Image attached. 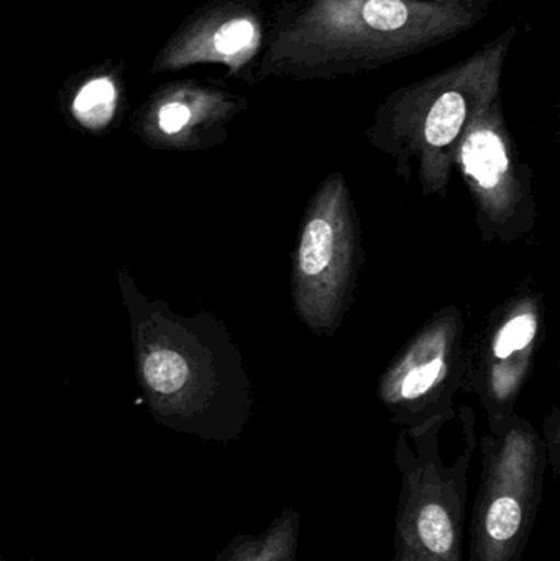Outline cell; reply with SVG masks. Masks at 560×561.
<instances>
[{
	"label": "cell",
	"instance_id": "1",
	"mask_svg": "<svg viewBox=\"0 0 560 561\" xmlns=\"http://www.w3.org/2000/svg\"><path fill=\"white\" fill-rule=\"evenodd\" d=\"M266 38L256 78H345L446 45L489 10L431 0H265Z\"/></svg>",
	"mask_w": 560,
	"mask_h": 561
},
{
	"label": "cell",
	"instance_id": "2",
	"mask_svg": "<svg viewBox=\"0 0 560 561\" xmlns=\"http://www.w3.org/2000/svg\"><path fill=\"white\" fill-rule=\"evenodd\" d=\"M516 33L518 28L510 26L462 61L398 89L381 107L377 128L411 134L431 148L456 144L472 118L500 98Z\"/></svg>",
	"mask_w": 560,
	"mask_h": 561
},
{
	"label": "cell",
	"instance_id": "3",
	"mask_svg": "<svg viewBox=\"0 0 560 561\" xmlns=\"http://www.w3.org/2000/svg\"><path fill=\"white\" fill-rule=\"evenodd\" d=\"M546 460L538 438L515 428L485 445L470 519L469 561H522L536 526Z\"/></svg>",
	"mask_w": 560,
	"mask_h": 561
},
{
	"label": "cell",
	"instance_id": "4",
	"mask_svg": "<svg viewBox=\"0 0 560 561\" xmlns=\"http://www.w3.org/2000/svg\"><path fill=\"white\" fill-rule=\"evenodd\" d=\"M470 450L446 467L430 442L420 445L418 457L400 447L395 550L423 561H462Z\"/></svg>",
	"mask_w": 560,
	"mask_h": 561
},
{
	"label": "cell",
	"instance_id": "5",
	"mask_svg": "<svg viewBox=\"0 0 560 561\" xmlns=\"http://www.w3.org/2000/svg\"><path fill=\"white\" fill-rule=\"evenodd\" d=\"M265 38V0H220L194 30L186 55L222 62L233 75L255 84Z\"/></svg>",
	"mask_w": 560,
	"mask_h": 561
},
{
	"label": "cell",
	"instance_id": "6",
	"mask_svg": "<svg viewBox=\"0 0 560 561\" xmlns=\"http://www.w3.org/2000/svg\"><path fill=\"white\" fill-rule=\"evenodd\" d=\"M339 210L322 204L306 224L298 252V275L312 296L321 300L322 312L332 309L341 296L351 266V230L341 220Z\"/></svg>",
	"mask_w": 560,
	"mask_h": 561
},
{
	"label": "cell",
	"instance_id": "7",
	"mask_svg": "<svg viewBox=\"0 0 560 561\" xmlns=\"http://www.w3.org/2000/svg\"><path fill=\"white\" fill-rule=\"evenodd\" d=\"M301 539V514L285 507L262 533L233 537L214 561H296Z\"/></svg>",
	"mask_w": 560,
	"mask_h": 561
},
{
	"label": "cell",
	"instance_id": "8",
	"mask_svg": "<svg viewBox=\"0 0 560 561\" xmlns=\"http://www.w3.org/2000/svg\"><path fill=\"white\" fill-rule=\"evenodd\" d=\"M115 88L107 78L89 81L75 101V114L88 127H101L112 117Z\"/></svg>",
	"mask_w": 560,
	"mask_h": 561
},
{
	"label": "cell",
	"instance_id": "9",
	"mask_svg": "<svg viewBox=\"0 0 560 561\" xmlns=\"http://www.w3.org/2000/svg\"><path fill=\"white\" fill-rule=\"evenodd\" d=\"M145 378L160 394H173L186 382V359L171 350H158L145 362Z\"/></svg>",
	"mask_w": 560,
	"mask_h": 561
},
{
	"label": "cell",
	"instance_id": "10",
	"mask_svg": "<svg viewBox=\"0 0 560 561\" xmlns=\"http://www.w3.org/2000/svg\"><path fill=\"white\" fill-rule=\"evenodd\" d=\"M536 327H538V323H536L535 316H532V313H523V316L510 320L503 327L502 332L499 333V339H496V358H508L513 353L526 348L535 340Z\"/></svg>",
	"mask_w": 560,
	"mask_h": 561
},
{
	"label": "cell",
	"instance_id": "11",
	"mask_svg": "<svg viewBox=\"0 0 560 561\" xmlns=\"http://www.w3.org/2000/svg\"><path fill=\"white\" fill-rule=\"evenodd\" d=\"M444 359L433 356L427 362L414 365L401 382V398L407 401H416L423 398L443 375Z\"/></svg>",
	"mask_w": 560,
	"mask_h": 561
},
{
	"label": "cell",
	"instance_id": "12",
	"mask_svg": "<svg viewBox=\"0 0 560 561\" xmlns=\"http://www.w3.org/2000/svg\"><path fill=\"white\" fill-rule=\"evenodd\" d=\"M191 117H193V111H191L190 105L178 101L168 102L160 108L158 124H160L164 134H178L190 124Z\"/></svg>",
	"mask_w": 560,
	"mask_h": 561
},
{
	"label": "cell",
	"instance_id": "13",
	"mask_svg": "<svg viewBox=\"0 0 560 561\" xmlns=\"http://www.w3.org/2000/svg\"><path fill=\"white\" fill-rule=\"evenodd\" d=\"M439 3H462V5L479 7V9L490 10L493 0H431Z\"/></svg>",
	"mask_w": 560,
	"mask_h": 561
},
{
	"label": "cell",
	"instance_id": "14",
	"mask_svg": "<svg viewBox=\"0 0 560 561\" xmlns=\"http://www.w3.org/2000/svg\"><path fill=\"white\" fill-rule=\"evenodd\" d=\"M391 561H423L418 557L411 556V553L403 552V550H395V557Z\"/></svg>",
	"mask_w": 560,
	"mask_h": 561
}]
</instances>
